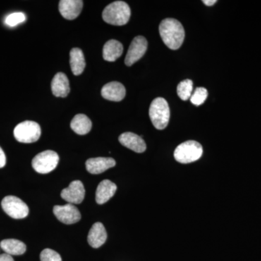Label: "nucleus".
Returning <instances> with one entry per match:
<instances>
[{
    "label": "nucleus",
    "mask_w": 261,
    "mask_h": 261,
    "mask_svg": "<svg viewBox=\"0 0 261 261\" xmlns=\"http://www.w3.org/2000/svg\"><path fill=\"white\" fill-rule=\"evenodd\" d=\"M61 197L68 203L73 205L82 203L85 197V189L83 184L79 180L72 181L69 186L63 189L61 192Z\"/></svg>",
    "instance_id": "obj_10"
},
{
    "label": "nucleus",
    "mask_w": 261,
    "mask_h": 261,
    "mask_svg": "<svg viewBox=\"0 0 261 261\" xmlns=\"http://www.w3.org/2000/svg\"><path fill=\"white\" fill-rule=\"evenodd\" d=\"M130 10L127 3L116 1L108 5L102 12V18L106 23L113 25H126L129 20Z\"/></svg>",
    "instance_id": "obj_2"
},
{
    "label": "nucleus",
    "mask_w": 261,
    "mask_h": 261,
    "mask_svg": "<svg viewBox=\"0 0 261 261\" xmlns=\"http://www.w3.org/2000/svg\"><path fill=\"white\" fill-rule=\"evenodd\" d=\"M149 115L152 124L157 129H164L168 126L170 118L167 101L163 97L154 99L149 107Z\"/></svg>",
    "instance_id": "obj_3"
},
{
    "label": "nucleus",
    "mask_w": 261,
    "mask_h": 261,
    "mask_svg": "<svg viewBox=\"0 0 261 261\" xmlns=\"http://www.w3.org/2000/svg\"><path fill=\"white\" fill-rule=\"evenodd\" d=\"M15 140L21 143H33L40 138L41 128L37 122L25 121L19 123L14 129Z\"/></svg>",
    "instance_id": "obj_5"
},
{
    "label": "nucleus",
    "mask_w": 261,
    "mask_h": 261,
    "mask_svg": "<svg viewBox=\"0 0 261 261\" xmlns=\"http://www.w3.org/2000/svg\"><path fill=\"white\" fill-rule=\"evenodd\" d=\"M92 123L90 119L84 114H78L70 123V128L77 135H85L88 134L92 128Z\"/></svg>",
    "instance_id": "obj_21"
},
{
    "label": "nucleus",
    "mask_w": 261,
    "mask_h": 261,
    "mask_svg": "<svg viewBox=\"0 0 261 261\" xmlns=\"http://www.w3.org/2000/svg\"><path fill=\"white\" fill-rule=\"evenodd\" d=\"M0 261H14L13 257L8 254L4 253L0 255Z\"/></svg>",
    "instance_id": "obj_27"
},
{
    "label": "nucleus",
    "mask_w": 261,
    "mask_h": 261,
    "mask_svg": "<svg viewBox=\"0 0 261 261\" xmlns=\"http://www.w3.org/2000/svg\"><path fill=\"white\" fill-rule=\"evenodd\" d=\"M192 90H193V82H192V80H184L178 84L177 94L178 97L182 100H188L191 97Z\"/></svg>",
    "instance_id": "obj_22"
},
{
    "label": "nucleus",
    "mask_w": 261,
    "mask_h": 261,
    "mask_svg": "<svg viewBox=\"0 0 261 261\" xmlns=\"http://www.w3.org/2000/svg\"><path fill=\"white\" fill-rule=\"evenodd\" d=\"M202 3L207 5V6H212V5L216 4L217 1L216 0H204V1H202Z\"/></svg>",
    "instance_id": "obj_28"
},
{
    "label": "nucleus",
    "mask_w": 261,
    "mask_h": 261,
    "mask_svg": "<svg viewBox=\"0 0 261 261\" xmlns=\"http://www.w3.org/2000/svg\"><path fill=\"white\" fill-rule=\"evenodd\" d=\"M5 164H6V156L4 151L0 147V168L5 167Z\"/></svg>",
    "instance_id": "obj_26"
},
{
    "label": "nucleus",
    "mask_w": 261,
    "mask_h": 261,
    "mask_svg": "<svg viewBox=\"0 0 261 261\" xmlns=\"http://www.w3.org/2000/svg\"><path fill=\"white\" fill-rule=\"evenodd\" d=\"M147 49V41L145 37L142 36L135 37L133 39L128 53L125 58V64L127 66H130L135 64L136 62L139 61L145 54Z\"/></svg>",
    "instance_id": "obj_9"
},
{
    "label": "nucleus",
    "mask_w": 261,
    "mask_h": 261,
    "mask_svg": "<svg viewBox=\"0 0 261 261\" xmlns=\"http://www.w3.org/2000/svg\"><path fill=\"white\" fill-rule=\"evenodd\" d=\"M159 32L163 42L173 50L180 48L185 40V29L176 19L166 18L162 20L160 24Z\"/></svg>",
    "instance_id": "obj_1"
},
{
    "label": "nucleus",
    "mask_w": 261,
    "mask_h": 261,
    "mask_svg": "<svg viewBox=\"0 0 261 261\" xmlns=\"http://www.w3.org/2000/svg\"><path fill=\"white\" fill-rule=\"evenodd\" d=\"M41 261H62L61 255L51 249H44L40 254Z\"/></svg>",
    "instance_id": "obj_25"
},
{
    "label": "nucleus",
    "mask_w": 261,
    "mask_h": 261,
    "mask_svg": "<svg viewBox=\"0 0 261 261\" xmlns=\"http://www.w3.org/2000/svg\"><path fill=\"white\" fill-rule=\"evenodd\" d=\"M123 47L121 42L111 39L106 43L103 47V58L108 62L116 61L121 56Z\"/></svg>",
    "instance_id": "obj_18"
},
{
    "label": "nucleus",
    "mask_w": 261,
    "mask_h": 261,
    "mask_svg": "<svg viewBox=\"0 0 261 261\" xmlns=\"http://www.w3.org/2000/svg\"><path fill=\"white\" fill-rule=\"evenodd\" d=\"M203 152L202 145L196 141H187L178 146L174 151V158L178 163H190L200 159Z\"/></svg>",
    "instance_id": "obj_4"
},
{
    "label": "nucleus",
    "mask_w": 261,
    "mask_h": 261,
    "mask_svg": "<svg viewBox=\"0 0 261 261\" xmlns=\"http://www.w3.org/2000/svg\"><path fill=\"white\" fill-rule=\"evenodd\" d=\"M53 213L57 219L65 224H75L80 221L82 218L80 211L73 204L56 205L53 208Z\"/></svg>",
    "instance_id": "obj_8"
},
{
    "label": "nucleus",
    "mask_w": 261,
    "mask_h": 261,
    "mask_svg": "<svg viewBox=\"0 0 261 261\" xmlns=\"http://www.w3.org/2000/svg\"><path fill=\"white\" fill-rule=\"evenodd\" d=\"M59 163V156L53 150H46L37 154L32 161L33 168L37 173H50L56 169Z\"/></svg>",
    "instance_id": "obj_6"
},
{
    "label": "nucleus",
    "mask_w": 261,
    "mask_h": 261,
    "mask_svg": "<svg viewBox=\"0 0 261 261\" xmlns=\"http://www.w3.org/2000/svg\"><path fill=\"white\" fill-rule=\"evenodd\" d=\"M207 97V89L203 88V87H198V88L195 89L194 93L192 94L190 101L195 106H199L205 102Z\"/></svg>",
    "instance_id": "obj_23"
},
{
    "label": "nucleus",
    "mask_w": 261,
    "mask_h": 261,
    "mask_svg": "<svg viewBox=\"0 0 261 261\" xmlns=\"http://www.w3.org/2000/svg\"><path fill=\"white\" fill-rule=\"evenodd\" d=\"M51 92L57 97H66L70 92V84L67 75L58 73L51 83Z\"/></svg>",
    "instance_id": "obj_15"
},
{
    "label": "nucleus",
    "mask_w": 261,
    "mask_h": 261,
    "mask_svg": "<svg viewBox=\"0 0 261 261\" xmlns=\"http://www.w3.org/2000/svg\"><path fill=\"white\" fill-rule=\"evenodd\" d=\"M101 94L103 98L113 102H119L126 96V89L119 82H110L102 87Z\"/></svg>",
    "instance_id": "obj_13"
},
{
    "label": "nucleus",
    "mask_w": 261,
    "mask_h": 261,
    "mask_svg": "<svg viewBox=\"0 0 261 261\" xmlns=\"http://www.w3.org/2000/svg\"><path fill=\"white\" fill-rule=\"evenodd\" d=\"M116 190V184L110 180L106 179L101 181L96 191V202L99 205L106 203L110 199L112 198Z\"/></svg>",
    "instance_id": "obj_16"
},
{
    "label": "nucleus",
    "mask_w": 261,
    "mask_h": 261,
    "mask_svg": "<svg viewBox=\"0 0 261 261\" xmlns=\"http://www.w3.org/2000/svg\"><path fill=\"white\" fill-rule=\"evenodd\" d=\"M118 140L122 145L135 151L137 153H142V152H145L147 148L143 139L132 132H125V133L122 134L118 138Z\"/></svg>",
    "instance_id": "obj_12"
},
{
    "label": "nucleus",
    "mask_w": 261,
    "mask_h": 261,
    "mask_svg": "<svg viewBox=\"0 0 261 261\" xmlns=\"http://www.w3.org/2000/svg\"><path fill=\"white\" fill-rule=\"evenodd\" d=\"M25 20V15L23 13H14L5 18V23L10 27H14Z\"/></svg>",
    "instance_id": "obj_24"
},
{
    "label": "nucleus",
    "mask_w": 261,
    "mask_h": 261,
    "mask_svg": "<svg viewBox=\"0 0 261 261\" xmlns=\"http://www.w3.org/2000/svg\"><path fill=\"white\" fill-rule=\"evenodd\" d=\"M83 8L82 0H61L59 3V11L62 16L67 20H74L80 15Z\"/></svg>",
    "instance_id": "obj_11"
},
{
    "label": "nucleus",
    "mask_w": 261,
    "mask_h": 261,
    "mask_svg": "<svg viewBox=\"0 0 261 261\" xmlns=\"http://www.w3.org/2000/svg\"><path fill=\"white\" fill-rule=\"evenodd\" d=\"M116 164V161L111 158H95L87 160L86 168L92 174H99L114 167Z\"/></svg>",
    "instance_id": "obj_14"
},
{
    "label": "nucleus",
    "mask_w": 261,
    "mask_h": 261,
    "mask_svg": "<svg viewBox=\"0 0 261 261\" xmlns=\"http://www.w3.org/2000/svg\"><path fill=\"white\" fill-rule=\"evenodd\" d=\"M0 247L5 253L10 255H23L27 251V246L23 242L15 239H8L0 243Z\"/></svg>",
    "instance_id": "obj_19"
},
{
    "label": "nucleus",
    "mask_w": 261,
    "mask_h": 261,
    "mask_svg": "<svg viewBox=\"0 0 261 261\" xmlns=\"http://www.w3.org/2000/svg\"><path fill=\"white\" fill-rule=\"evenodd\" d=\"M88 243L94 248L102 246L107 240V232L102 223H95L91 228L88 234Z\"/></svg>",
    "instance_id": "obj_17"
},
{
    "label": "nucleus",
    "mask_w": 261,
    "mask_h": 261,
    "mask_svg": "<svg viewBox=\"0 0 261 261\" xmlns=\"http://www.w3.org/2000/svg\"><path fill=\"white\" fill-rule=\"evenodd\" d=\"M2 207L8 216L15 219H22L29 215L28 205L15 196L9 195L2 201Z\"/></svg>",
    "instance_id": "obj_7"
},
{
    "label": "nucleus",
    "mask_w": 261,
    "mask_h": 261,
    "mask_svg": "<svg viewBox=\"0 0 261 261\" xmlns=\"http://www.w3.org/2000/svg\"><path fill=\"white\" fill-rule=\"evenodd\" d=\"M70 64L72 72L75 75L83 73L86 66L83 51L79 48H73L70 53Z\"/></svg>",
    "instance_id": "obj_20"
}]
</instances>
